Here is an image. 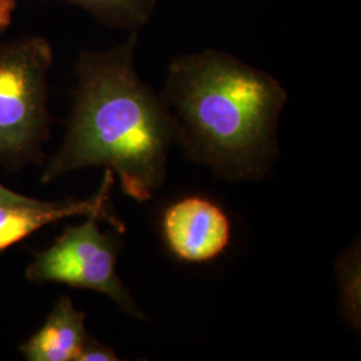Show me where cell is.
<instances>
[{
  "label": "cell",
  "mask_w": 361,
  "mask_h": 361,
  "mask_svg": "<svg viewBox=\"0 0 361 361\" xmlns=\"http://www.w3.org/2000/svg\"><path fill=\"white\" fill-rule=\"evenodd\" d=\"M137 42L138 31H131L111 50L79 54L65 140L43 171V183L104 166L138 202L152 200L165 183L174 125L162 98L135 71Z\"/></svg>",
  "instance_id": "6da1fadb"
},
{
  "label": "cell",
  "mask_w": 361,
  "mask_h": 361,
  "mask_svg": "<svg viewBox=\"0 0 361 361\" xmlns=\"http://www.w3.org/2000/svg\"><path fill=\"white\" fill-rule=\"evenodd\" d=\"M186 158L219 178H264L279 155L277 126L288 101L271 74L207 49L169 65L161 95Z\"/></svg>",
  "instance_id": "7a4b0ae2"
},
{
  "label": "cell",
  "mask_w": 361,
  "mask_h": 361,
  "mask_svg": "<svg viewBox=\"0 0 361 361\" xmlns=\"http://www.w3.org/2000/svg\"><path fill=\"white\" fill-rule=\"evenodd\" d=\"M54 52L49 40L26 37L0 44V165L40 162L50 137L47 77Z\"/></svg>",
  "instance_id": "3957f363"
},
{
  "label": "cell",
  "mask_w": 361,
  "mask_h": 361,
  "mask_svg": "<svg viewBox=\"0 0 361 361\" xmlns=\"http://www.w3.org/2000/svg\"><path fill=\"white\" fill-rule=\"evenodd\" d=\"M98 219L67 226L50 247L35 253L26 279L37 284H63L110 297L131 317L145 320L141 308L116 273L121 240L101 232Z\"/></svg>",
  "instance_id": "277c9868"
},
{
  "label": "cell",
  "mask_w": 361,
  "mask_h": 361,
  "mask_svg": "<svg viewBox=\"0 0 361 361\" xmlns=\"http://www.w3.org/2000/svg\"><path fill=\"white\" fill-rule=\"evenodd\" d=\"M231 219L213 201L200 195L180 198L162 214L165 244L177 259L209 262L231 244Z\"/></svg>",
  "instance_id": "5b68a950"
},
{
  "label": "cell",
  "mask_w": 361,
  "mask_h": 361,
  "mask_svg": "<svg viewBox=\"0 0 361 361\" xmlns=\"http://www.w3.org/2000/svg\"><path fill=\"white\" fill-rule=\"evenodd\" d=\"M114 173L106 169L98 192L87 200H68L58 202L39 201L25 207H0V253L26 240L43 226L61 219L86 216L107 222L116 232H125V225L111 205Z\"/></svg>",
  "instance_id": "8992f818"
},
{
  "label": "cell",
  "mask_w": 361,
  "mask_h": 361,
  "mask_svg": "<svg viewBox=\"0 0 361 361\" xmlns=\"http://www.w3.org/2000/svg\"><path fill=\"white\" fill-rule=\"evenodd\" d=\"M85 312L75 310L71 298L62 296L35 335L19 349L28 361H77L90 336Z\"/></svg>",
  "instance_id": "52a82bcc"
},
{
  "label": "cell",
  "mask_w": 361,
  "mask_h": 361,
  "mask_svg": "<svg viewBox=\"0 0 361 361\" xmlns=\"http://www.w3.org/2000/svg\"><path fill=\"white\" fill-rule=\"evenodd\" d=\"M49 1V0H44ZM90 13L106 26L138 31L154 11L157 0H61Z\"/></svg>",
  "instance_id": "ba28073f"
},
{
  "label": "cell",
  "mask_w": 361,
  "mask_h": 361,
  "mask_svg": "<svg viewBox=\"0 0 361 361\" xmlns=\"http://www.w3.org/2000/svg\"><path fill=\"white\" fill-rule=\"evenodd\" d=\"M352 247L338 259L337 271L341 285L343 312L355 326L360 325V256Z\"/></svg>",
  "instance_id": "9c48e42d"
},
{
  "label": "cell",
  "mask_w": 361,
  "mask_h": 361,
  "mask_svg": "<svg viewBox=\"0 0 361 361\" xmlns=\"http://www.w3.org/2000/svg\"><path fill=\"white\" fill-rule=\"evenodd\" d=\"M119 357L110 347L89 337L77 361H116Z\"/></svg>",
  "instance_id": "30bf717a"
},
{
  "label": "cell",
  "mask_w": 361,
  "mask_h": 361,
  "mask_svg": "<svg viewBox=\"0 0 361 361\" xmlns=\"http://www.w3.org/2000/svg\"><path fill=\"white\" fill-rule=\"evenodd\" d=\"M39 200L30 198L23 194L15 193L0 183V207H25L38 204Z\"/></svg>",
  "instance_id": "8fae6325"
},
{
  "label": "cell",
  "mask_w": 361,
  "mask_h": 361,
  "mask_svg": "<svg viewBox=\"0 0 361 361\" xmlns=\"http://www.w3.org/2000/svg\"><path fill=\"white\" fill-rule=\"evenodd\" d=\"M16 7V0H0V37L13 25Z\"/></svg>",
  "instance_id": "7c38bea8"
}]
</instances>
